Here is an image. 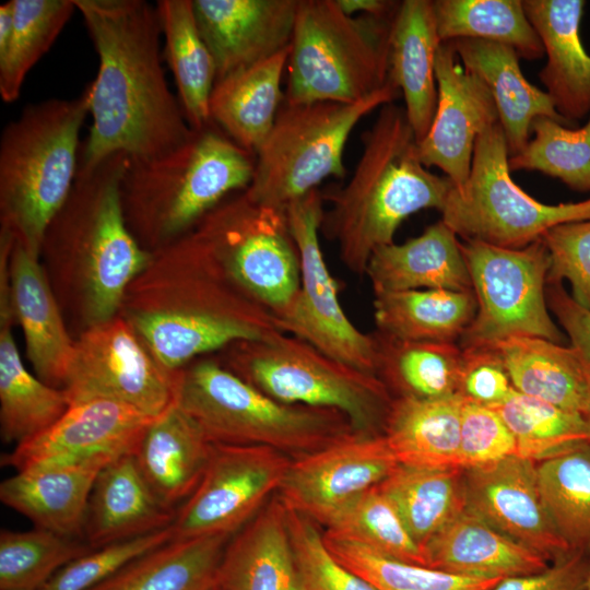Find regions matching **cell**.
<instances>
[{
    "label": "cell",
    "instance_id": "obj_5",
    "mask_svg": "<svg viewBox=\"0 0 590 590\" xmlns=\"http://www.w3.org/2000/svg\"><path fill=\"white\" fill-rule=\"evenodd\" d=\"M256 155L212 121L191 129L174 150L152 158H130L120 193L126 223L153 252L193 231L227 197L251 184Z\"/></svg>",
    "mask_w": 590,
    "mask_h": 590
},
{
    "label": "cell",
    "instance_id": "obj_43",
    "mask_svg": "<svg viewBox=\"0 0 590 590\" xmlns=\"http://www.w3.org/2000/svg\"><path fill=\"white\" fill-rule=\"evenodd\" d=\"M542 500L562 539L590 554V445L535 463Z\"/></svg>",
    "mask_w": 590,
    "mask_h": 590
},
{
    "label": "cell",
    "instance_id": "obj_7",
    "mask_svg": "<svg viewBox=\"0 0 590 590\" xmlns=\"http://www.w3.org/2000/svg\"><path fill=\"white\" fill-rule=\"evenodd\" d=\"M174 403L212 444L267 446L292 459L354 433L341 412L276 401L224 367L214 354L176 371Z\"/></svg>",
    "mask_w": 590,
    "mask_h": 590
},
{
    "label": "cell",
    "instance_id": "obj_59",
    "mask_svg": "<svg viewBox=\"0 0 590 590\" xmlns=\"http://www.w3.org/2000/svg\"><path fill=\"white\" fill-rule=\"evenodd\" d=\"M213 590H224V589H222L221 587H219V586L216 585V586L214 587Z\"/></svg>",
    "mask_w": 590,
    "mask_h": 590
},
{
    "label": "cell",
    "instance_id": "obj_19",
    "mask_svg": "<svg viewBox=\"0 0 590 590\" xmlns=\"http://www.w3.org/2000/svg\"><path fill=\"white\" fill-rule=\"evenodd\" d=\"M437 106L430 128L418 142V155L427 167H437L461 190L468 181L476 139L499 122L486 85L460 63L449 43L435 56Z\"/></svg>",
    "mask_w": 590,
    "mask_h": 590
},
{
    "label": "cell",
    "instance_id": "obj_60",
    "mask_svg": "<svg viewBox=\"0 0 590 590\" xmlns=\"http://www.w3.org/2000/svg\"><path fill=\"white\" fill-rule=\"evenodd\" d=\"M587 417H588V418L590 420V411H589V414H588V416H587Z\"/></svg>",
    "mask_w": 590,
    "mask_h": 590
},
{
    "label": "cell",
    "instance_id": "obj_14",
    "mask_svg": "<svg viewBox=\"0 0 590 590\" xmlns=\"http://www.w3.org/2000/svg\"><path fill=\"white\" fill-rule=\"evenodd\" d=\"M321 190L315 189L291 202L285 214L300 262L299 288L275 315L283 333L299 338L324 354L375 375V345L347 318L338 298L319 244L323 217Z\"/></svg>",
    "mask_w": 590,
    "mask_h": 590
},
{
    "label": "cell",
    "instance_id": "obj_32",
    "mask_svg": "<svg viewBox=\"0 0 590 590\" xmlns=\"http://www.w3.org/2000/svg\"><path fill=\"white\" fill-rule=\"evenodd\" d=\"M486 346L500 356L517 391L588 416L590 366L573 346L538 337H511Z\"/></svg>",
    "mask_w": 590,
    "mask_h": 590
},
{
    "label": "cell",
    "instance_id": "obj_52",
    "mask_svg": "<svg viewBox=\"0 0 590 590\" xmlns=\"http://www.w3.org/2000/svg\"><path fill=\"white\" fill-rule=\"evenodd\" d=\"M511 456H517V442L502 416L489 406L464 400L460 428V467H484Z\"/></svg>",
    "mask_w": 590,
    "mask_h": 590
},
{
    "label": "cell",
    "instance_id": "obj_41",
    "mask_svg": "<svg viewBox=\"0 0 590 590\" xmlns=\"http://www.w3.org/2000/svg\"><path fill=\"white\" fill-rule=\"evenodd\" d=\"M432 8L440 43L481 39L509 46L527 60L544 56L522 0H434Z\"/></svg>",
    "mask_w": 590,
    "mask_h": 590
},
{
    "label": "cell",
    "instance_id": "obj_44",
    "mask_svg": "<svg viewBox=\"0 0 590 590\" xmlns=\"http://www.w3.org/2000/svg\"><path fill=\"white\" fill-rule=\"evenodd\" d=\"M322 536L339 563L378 590H492L502 580L457 575L402 562L327 531Z\"/></svg>",
    "mask_w": 590,
    "mask_h": 590
},
{
    "label": "cell",
    "instance_id": "obj_35",
    "mask_svg": "<svg viewBox=\"0 0 590 590\" xmlns=\"http://www.w3.org/2000/svg\"><path fill=\"white\" fill-rule=\"evenodd\" d=\"M233 535L172 540L88 590H213Z\"/></svg>",
    "mask_w": 590,
    "mask_h": 590
},
{
    "label": "cell",
    "instance_id": "obj_56",
    "mask_svg": "<svg viewBox=\"0 0 590 590\" xmlns=\"http://www.w3.org/2000/svg\"><path fill=\"white\" fill-rule=\"evenodd\" d=\"M337 3L350 16L355 13L385 16L393 13L399 5L398 1L388 0H337Z\"/></svg>",
    "mask_w": 590,
    "mask_h": 590
},
{
    "label": "cell",
    "instance_id": "obj_46",
    "mask_svg": "<svg viewBox=\"0 0 590 590\" xmlns=\"http://www.w3.org/2000/svg\"><path fill=\"white\" fill-rule=\"evenodd\" d=\"M533 138L509 156L510 170L540 172L559 179L579 192H590V117L585 126L571 129L547 117L531 123Z\"/></svg>",
    "mask_w": 590,
    "mask_h": 590
},
{
    "label": "cell",
    "instance_id": "obj_42",
    "mask_svg": "<svg viewBox=\"0 0 590 590\" xmlns=\"http://www.w3.org/2000/svg\"><path fill=\"white\" fill-rule=\"evenodd\" d=\"M494 409L511 430L517 456L534 463L590 445V420L516 389Z\"/></svg>",
    "mask_w": 590,
    "mask_h": 590
},
{
    "label": "cell",
    "instance_id": "obj_25",
    "mask_svg": "<svg viewBox=\"0 0 590 590\" xmlns=\"http://www.w3.org/2000/svg\"><path fill=\"white\" fill-rule=\"evenodd\" d=\"M217 586L224 590H305L286 507L276 494L229 540Z\"/></svg>",
    "mask_w": 590,
    "mask_h": 590
},
{
    "label": "cell",
    "instance_id": "obj_31",
    "mask_svg": "<svg viewBox=\"0 0 590 590\" xmlns=\"http://www.w3.org/2000/svg\"><path fill=\"white\" fill-rule=\"evenodd\" d=\"M427 566L451 574L497 578L534 574L548 562L465 508L425 545Z\"/></svg>",
    "mask_w": 590,
    "mask_h": 590
},
{
    "label": "cell",
    "instance_id": "obj_21",
    "mask_svg": "<svg viewBox=\"0 0 590 590\" xmlns=\"http://www.w3.org/2000/svg\"><path fill=\"white\" fill-rule=\"evenodd\" d=\"M297 5L298 0H192L216 81L287 49Z\"/></svg>",
    "mask_w": 590,
    "mask_h": 590
},
{
    "label": "cell",
    "instance_id": "obj_53",
    "mask_svg": "<svg viewBox=\"0 0 590 590\" xmlns=\"http://www.w3.org/2000/svg\"><path fill=\"white\" fill-rule=\"evenodd\" d=\"M514 390L507 369L492 346L462 349L458 394L468 401L494 406Z\"/></svg>",
    "mask_w": 590,
    "mask_h": 590
},
{
    "label": "cell",
    "instance_id": "obj_36",
    "mask_svg": "<svg viewBox=\"0 0 590 590\" xmlns=\"http://www.w3.org/2000/svg\"><path fill=\"white\" fill-rule=\"evenodd\" d=\"M375 375L392 398L440 399L458 394L462 349L457 343L371 333Z\"/></svg>",
    "mask_w": 590,
    "mask_h": 590
},
{
    "label": "cell",
    "instance_id": "obj_3",
    "mask_svg": "<svg viewBox=\"0 0 590 590\" xmlns=\"http://www.w3.org/2000/svg\"><path fill=\"white\" fill-rule=\"evenodd\" d=\"M129 161L117 153L78 172L43 238L39 259L74 338L118 315L151 258L123 215L120 185Z\"/></svg>",
    "mask_w": 590,
    "mask_h": 590
},
{
    "label": "cell",
    "instance_id": "obj_39",
    "mask_svg": "<svg viewBox=\"0 0 590 590\" xmlns=\"http://www.w3.org/2000/svg\"><path fill=\"white\" fill-rule=\"evenodd\" d=\"M155 7L184 116L191 129H201L211 123L216 68L197 26L192 0H160Z\"/></svg>",
    "mask_w": 590,
    "mask_h": 590
},
{
    "label": "cell",
    "instance_id": "obj_33",
    "mask_svg": "<svg viewBox=\"0 0 590 590\" xmlns=\"http://www.w3.org/2000/svg\"><path fill=\"white\" fill-rule=\"evenodd\" d=\"M290 47L278 55L216 81L210 118L241 148L256 154L285 99L281 90Z\"/></svg>",
    "mask_w": 590,
    "mask_h": 590
},
{
    "label": "cell",
    "instance_id": "obj_55",
    "mask_svg": "<svg viewBox=\"0 0 590 590\" xmlns=\"http://www.w3.org/2000/svg\"><path fill=\"white\" fill-rule=\"evenodd\" d=\"M545 295L548 309L567 332L571 346L590 366V310L567 294L562 282L546 284Z\"/></svg>",
    "mask_w": 590,
    "mask_h": 590
},
{
    "label": "cell",
    "instance_id": "obj_28",
    "mask_svg": "<svg viewBox=\"0 0 590 590\" xmlns=\"http://www.w3.org/2000/svg\"><path fill=\"white\" fill-rule=\"evenodd\" d=\"M213 444L175 403L156 417L132 452L156 498L174 509L197 488Z\"/></svg>",
    "mask_w": 590,
    "mask_h": 590
},
{
    "label": "cell",
    "instance_id": "obj_27",
    "mask_svg": "<svg viewBox=\"0 0 590 590\" xmlns=\"http://www.w3.org/2000/svg\"><path fill=\"white\" fill-rule=\"evenodd\" d=\"M462 67L488 88L499 118L509 156L529 142L532 121L551 117L570 126L554 108L548 95L523 75L519 55L511 47L481 39L449 42Z\"/></svg>",
    "mask_w": 590,
    "mask_h": 590
},
{
    "label": "cell",
    "instance_id": "obj_29",
    "mask_svg": "<svg viewBox=\"0 0 590 590\" xmlns=\"http://www.w3.org/2000/svg\"><path fill=\"white\" fill-rule=\"evenodd\" d=\"M430 0H403L394 13L389 45V81L401 92L417 143L437 106L435 56L440 45Z\"/></svg>",
    "mask_w": 590,
    "mask_h": 590
},
{
    "label": "cell",
    "instance_id": "obj_18",
    "mask_svg": "<svg viewBox=\"0 0 590 590\" xmlns=\"http://www.w3.org/2000/svg\"><path fill=\"white\" fill-rule=\"evenodd\" d=\"M155 418L111 400L71 404L48 429L2 455L1 464L22 471L48 465L108 463L132 453Z\"/></svg>",
    "mask_w": 590,
    "mask_h": 590
},
{
    "label": "cell",
    "instance_id": "obj_17",
    "mask_svg": "<svg viewBox=\"0 0 590 590\" xmlns=\"http://www.w3.org/2000/svg\"><path fill=\"white\" fill-rule=\"evenodd\" d=\"M398 464L384 435L352 433L292 459L276 495L286 508L327 527L349 504L387 479Z\"/></svg>",
    "mask_w": 590,
    "mask_h": 590
},
{
    "label": "cell",
    "instance_id": "obj_37",
    "mask_svg": "<svg viewBox=\"0 0 590 590\" xmlns=\"http://www.w3.org/2000/svg\"><path fill=\"white\" fill-rule=\"evenodd\" d=\"M477 309L472 292L412 290L375 295L376 330L402 340L457 343Z\"/></svg>",
    "mask_w": 590,
    "mask_h": 590
},
{
    "label": "cell",
    "instance_id": "obj_49",
    "mask_svg": "<svg viewBox=\"0 0 590 590\" xmlns=\"http://www.w3.org/2000/svg\"><path fill=\"white\" fill-rule=\"evenodd\" d=\"M286 511L291 542L305 590H378L334 558L316 522L288 508Z\"/></svg>",
    "mask_w": 590,
    "mask_h": 590
},
{
    "label": "cell",
    "instance_id": "obj_16",
    "mask_svg": "<svg viewBox=\"0 0 590 590\" xmlns=\"http://www.w3.org/2000/svg\"><path fill=\"white\" fill-rule=\"evenodd\" d=\"M291 461L267 446L213 444L201 481L176 510L173 540L234 535L278 493Z\"/></svg>",
    "mask_w": 590,
    "mask_h": 590
},
{
    "label": "cell",
    "instance_id": "obj_15",
    "mask_svg": "<svg viewBox=\"0 0 590 590\" xmlns=\"http://www.w3.org/2000/svg\"><path fill=\"white\" fill-rule=\"evenodd\" d=\"M175 374L156 362L117 315L74 338L62 390L70 405L111 400L158 417L174 404Z\"/></svg>",
    "mask_w": 590,
    "mask_h": 590
},
{
    "label": "cell",
    "instance_id": "obj_45",
    "mask_svg": "<svg viewBox=\"0 0 590 590\" xmlns=\"http://www.w3.org/2000/svg\"><path fill=\"white\" fill-rule=\"evenodd\" d=\"M11 44L0 60V95L14 102L26 74L51 47L76 7L74 0H12Z\"/></svg>",
    "mask_w": 590,
    "mask_h": 590
},
{
    "label": "cell",
    "instance_id": "obj_9",
    "mask_svg": "<svg viewBox=\"0 0 590 590\" xmlns=\"http://www.w3.org/2000/svg\"><path fill=\"white\" fill-rule=\"evenodd\" d=\"M396 11L354 17L346 15L337 0H298L285 101L350 104L382 88L389 82Z\"/></svg>",
    "mask_w": 590,
    "mask_h": 590
},
{
    "label": "cell",
    "instance_id": "obj_24",
    "mask_svg": "<svg viewBox=\"0 0 590 590\" xmlns=\"http://www.w3.org/2000/svg\"><path fill=\"white\" fill-rule=\"evenodd\" d=\"M176 510L165 507L144 480L133 453L122 455L98 473L82 538L91 550L169 527Z\"/></svg>",
    "mask_w": 590,
    "mask_h": 590
},
{
    "label": "cell",
    "instance_id": "obj_13",
    "mask_svg": "<svg viewBox=\"0 0 590 590\" xmlns=\"http://www.w3.org/2000/svg\"><path fill=\"white\" fill-rule=\"evenodd\" d=\"M229 275L275 317L299 288L300 262L285 211L241 191L223 200L193 228Z\"/></svg>",
    "mask_w": 590,
    "mask_h": 590
},
{
    "label": "cell",
    "instance_id": "obj_57",
    "mask_svg": "<svg viewBox=\"0 0 590 590\" xmlns=\"http://www.w3.org/2000/svg\"><path fill=\"white\" fill-rule=\"evenodd\" d=\"M14 24L12 0L0 5V60L8 54Z\"/></svg>",
    "mask_w": 590,
    "mask_h": 590
},
{
    "label": "cell",
    "instance_id": "obj_10",
    "mask_svg": "<svg viewBox=\"0 0 590 590\" xmlns=\"http://www.w3.org/2000/svg\"><path fill=\"white\" fill-rule=\"evenodd\" d=\"M399 94L389 81L356 103L290 104L284 99L256 151L253 177L244 192L253 202L285 211L326 178L342 179L346 173L343 152L354 127L374 109L393 103Z\"/></svg>",
    "mask_w": 590,
    "mask_h": 590
},
{
    "label": "cell",
    "instance_id": "obj_47",
    "mask_svg": "<svg viewBox=\"0 0 590 590\" xmlns=\"http://www.w3.org/2000/svg\"><path fill=\"white\" fill-rule=\"evenodd\" d=\"M377 486L341 510L326 531L385 556L427 566L424 548L412 538L391 500Z\"/></svg>",
    "mask_w": 590,
    "mask_h": 590
},
{
    "label": "cell",
    "instance_id": "obj_11",
    "mask_svg": "<svg viewBox=\"0 0 590 590\" xmlns=\"http://www.w3.org/2000/svg\"><path fill=\"white\" fill-rule=\"evenodd\" d=\"M509 153L498 123L476 139L468 181L450 188L441 221L463 240L519 249L556 225L590 219V199L545 204L521 189L511 178Z\"/></svg>",
    "mask_w": 590,
    "mask_h": 590
},
{
    "label": "cell",
    "instance_id": "obj_26",
    "mask_svg": "<svg viewBox=\"0 0 590 590\" xmlns=\"http://www.w3.org/2000/svg\"><path fill=\"white\" fill-rule=\"evenodd\" d=\"M365 274L374 295L434 288L472 292L459 237L441 220L403 244L377 248Z\"/></svg>",
    "mask_w": 590,
    "mask_h": 590
},
{
    "label": "cell",
    "instance_id": "obj_40",
    "mask_svg": "<svg viewBox=\"0 0 590 590\" xmlns=\"http://www.w3.org/2000/svg\"><path fill=\"white\" fill-rule=\"evenodd\" d=\"M11 324L0 326V430L5 442H25L52 426L70 408L62 389L23 364Z\"/></svg>",
    "mask_w": 590,
    "mask_h": 590
},
{
    "label": "cell",
    "instance_id": "obj_50",
    "mask_svg": "<svg viewBox=\"0 0 590 590\" xmlns=\"http://www.w3.org/2000/svg\"><path fill=\"white\" fill-rule=\"evenodd\" d=\"M172 540L170 524L156 532L92 550L67 564L40 590H88L137 557Z\"/></svg>",
    "mask_w": 590,
    "mask_h": 590
},
{
    "label": "cell",
    "instance_id": "obj_6",
    "mask_svg": "<svg viewBox=\"0 0 590 590\" xmlns=\"http://www.w3.org/2000/svg\"><path fill=\"white\" fill-rule=\"evenodd\" d=\"M88 92L27 105L0 140V226L40 256L46 228L74 185Z\"/></svg>",
    "mask_w": 590,
    "mask_h": 590
},
{
    "label": "cell",
    "instance_id": "obj_22",
    "mask_svg": "<svg viewBox=\"0 0 590 590\" xmlns=\"http://www.w3.org/2000/svg\"><path fill=\"white\" fill-rule=\"evenodd\" d=\"M9 280L14 320L22 328L26 355L35 375L62 389L74 337L39 257L17 241L10 257Z\"/></svg>",
    "mask_w": 590,
    "mask_h": 590
},
{
    "label": "cell",
    "instance_id": "obj_54",
    "mask_svg": "<svg viewBox=\"0 0 590 590\" xmlns=\"http://www.w3.org/2000/svg\"><path fill=\"white\" fill-rule=\"evenodd\" d=\"M589 555L574 550L542 571L504 578L492 590H585L590 573Z\"/></svg>",
    "mask_w": 590,
    "mask_h": 590
},
{
    "label": "cell",
    "instance_id": "obj_4",
    "mask_svg": "<svg viewBox=\"0 0 590 590\" xmlns=\"http://www.w3.org/2000/svg\"><path fill=\"white\" fill-rule=\"evenodd\" d=\"M405 110L393 103L380 107L363 134V151L343 187L321 191L331 208L320 231L338 244L347 270L365 274L373 252L393 243L400 224L424 209L441 211L452 182L422 163Z\"/></svg>",
    "mask_w": 590,
    "mask_h": 590
},
{
    "label": "cell",
    "instance_id": "obj_38",
    "mask_svg": "<svg viewBox=\"0 0 590 590\" xmlns=\"http://www.w3.org/2000/svg\"><path fill=\"white\" fill-rule=\"evenodd\" d=\"M377 487L391 500L423 548L467 508L464 469L459 467L399 463Z\"/></svg>",
    "mask_w": 590,
    "mask_h": 590
},
{
    "label": "cell",
    "instance_id": "obj_48",
    "mask_svg": "<svg viewBox=\"0 0 590 590\" xmlns=\"http://www.w3.org/2000/svg\"><path fill=\"white\" fill-rule=\"evenodd\" d=\"M90 551L86 543L38 528L1 530L0 590H40L56 573Z\"/></svg>",
    "mask_w": 590,
    "mask_h": 590
},
{
    "label": "cell",
    "instance_id": "obj_8",
    "mask_svg": "<svg viewBox=\"0 0 590 590\" xmlns=\"http://www.w3.org/2000/svg\"><path fill=\"white\" fill-rule=\"evenodd\" d=\"M214 355L228 370L276 401L335 410L349 420L354 433L384 434L393 401L385 384L299 338L279 333L237 341Z\"/></svg>",
    "mask_w": 590,
    "mask_h": 590
},
{
    "label": "cell",
    "instance_id": "obj_58",
    "mask_svg": "<svg viewBox=\"0 0 590 590\" xmlns=\"http://www.w3.org/2000/svg\"><path fill=\"white\" fill-rule=\"evenodd\" d=\"M585 590H590V573H589V577H588Z\"/></svg>",
    "mask_w": 590,
    "mask_h": 590
},
{
    "label": "cell",
    "instance_id": "obj_20",
    "mask_svg": "<svg viewBox=\"0 0 590 590\" xmlns=\"http://www.w3.org/2000/svg\"><path fill=\"white\" fill-rule=\"evenodd\" d=\"M464 483L467 508L498 532L547 562L573 551L547 514L534 462L511 456L464 469Z\"/></svg>",
    "mask_w": 590,
    "mask_h": 590
},
{
    "label": "cell",
    "instance_id": "obj_2",
    "mask_svg": "<svg viewBox=\"0 0 590 590\" xmlns=\"http://www.w3.org/2000/svg\"><path fill=\"white\" fill-rule=\"evenodd\" d=\"M118 315L172 374L234 342L283 333L194 229L151 252Z\"/></svg>",
    "mask_w": 590,
    "mask_h": 590
},
{
    "label": "cell",
    "instance_id": "obj_34",
    "mask_svg": "<svg viewBox=\"0 0 590 590\" xmlns=\"http://www.w3.org/2000/svg\"><path fill=\"white\" fill-rule=\"evenodd\" d=\"M464 398H394L384 437L399 463L460 467L459 447Z\"/></svg>",
    "mask_w": 590,
    "mask_h": 590
},
{
    "label": "cell",
    "instance_id": "obj_23",
    "mask_svg": "<svg viewBox=\"0 0 590 590\" xmlns=\"http://www.w3.org/2000/svg\"><path fill=\"white\" fill-rule=\"evenodd\" d=\"M546 62L539 72L555 110L570 125L590 114V55L580 38L583 0H523Z\"/></svg>",
    "mask_w": 590,
    "mask_h": 590
},
{
    "label": "cell",
    "instance_id": "obj_30",
    "mask_svg": "<svg viewBox=\"0 0 590 590\" xmlns=\"http://www.w3.org/2000/svg\"><path fill=\"white\" fill-rule=\"evenodd\" d=\"M109 463V462H108ZM106 462L48 465L16 471L0 484V499L35 528L82 536L88 498Z\"/></svg>",
    "mask_w": 590,
    "mask_h": 590
},
{
    "label": "cell",
    "instance_id": "obj_12",
    "mask_svg": "<svg viewBox=\"0 0 590 590\" xmlns=\"http://www.w3.org/2000/svg\"><path fill=\"white\" fill-rule=\"evenodd\" d=\"M477 309L459 341L461 349L492 345L511 337H538L562 343L545 288L550 255L541 239L519 248L460 240Z\"/></svg>",
    "mask_w": 590,
    "mask_h": 590
},
{
    "label": "cell",
    "instance_id": "obj_1",
    "mask_svg": "<svg viewBox=\"0 0 590 590\" xmlns=\"http://www.w3.org/2000/svg\"><path fill=\"white\" fill-rule=\"evenodd\" d=\"M98 56L86 86L92 126L80 149L78 172L125 153L163 155L191 133L162 67L156 7L143 0H74Z\"/></svg>",
    "mask_w": 590,
    "mask_h": 590
},
{
    "label": "cell",
    "instance_id": "obj_51",
    "mask_svg": "<svg viewBox=\"0 0 590 590\" xmlns=\"http://www.w3.org/2000/svg\"><path fill=\"white\" fill-rule=\"evenodd\" d=\"M542 240L551 261L547 284L567 280L571 297L590 310V219L556 225Z\"/></svg>",
    "mask_w": 590,
    "mask_h": 590
}]
</instances>
